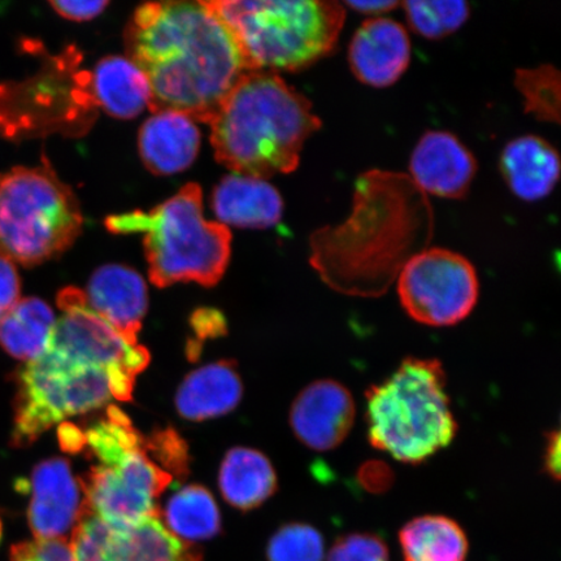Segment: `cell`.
<instances>
[{
	"label": "cell",
	"instance_id": "obj_1",
	"mask_svg": "<svg viewBox=\"0 0 561 561\" xmlns=\"http://www.w3.org/2000/svg\"><path fill=\"white\" fill-rule=\"evenodd\" d=\"M433 234L430 196L410 175L370 170L355 181L347 219L313 231L310 263L332 290L378 298L413 256L430 249Z\"/></svg>",
	"mask_w": 561,
	"mask_h": 561
},
{
	"label": "cell",
	"instance_id": "obj_2",
	"mask_svg": "<svg viewBox=\"0 0 561 561\" xmlns=\"http://www.w3.org/2000/svg\"><path fill=\"white\" fill-rule=\"evenodd\" d=\"M126 51L142 70L153 112L210 123L245 72L233 34L206 2L146 3L125 32Z\"/></svg>",
	"mask_w": 561,
	"mask_h": 561
},
{
	"label": "cell",
	"instance_id": "obj_3",
	"mask_svg": "<svg viewBox=\"0 0 561 561\" xmlns=\"http://www.w3.org/2000/svg\"><path fill=\"white\" fill-rule=\"evenodd\" d=\"M209 124L217 161L263 180L296 171L307 139L322 126L312 103L268 70L245 72Z\"/></svg>",
	"mask_w": 561,
	"mask_h": 561
},
{
	"label": "cell",
	"instance_id": "obj_4",
	"mask_svg": "<svg viewBox=\"0 0 561 561\" xmlns=\"http://www.w3.org/2000/svg\"><path fill=\"white\" fill-rule=\"evenodd\" d=\"M240 46L250 70L297 72L339 44L346 7L334 0H214L206 2Z\"/></svg>",
	"mask_w": 561,
	"mask_h": 561
},
{
	"label": "cell",
	"instance_id": "obj_5",
	"mask_svg": "<svg viewBox=\"0 0 561 561\" xmlns=\"http://www.w3.org/2000/svg\"><path fill=\"white\" fill-rule=\"evenodd\" d=\"M369 444L405 465H420L451 445L456 423L446 371L437 359L407 357L366 392Z\"/></svg>",
	"mask_w": 561,
	"mask_h": 561
},
{
	"label": "cell",
	"instance_id": "obj_6",
	"mask_svg": "<svg viewBox=\"0 0 561 561\" xmlns=\"http://www.w3.org/2000/svg\"><path fill=\"white\" fill-rule=\"evenodd\" d=\"M105 227L116 234L145 233L149 275L158 287L178 283L210 287L219 283L228 268L230 230L205 219L199 185H185L151 213L135 210L111 216Z\"/></svg>",
	"mask_w": 561,
	"mask_h": 561
},
{
	"label": "cell",
	"instance_id": "obj_7",
	"mask_svg": "<svg viewBox=\"0 0 561 561\" xmlns=\"http://www.w3.org/2000/svg\"><path fill=\"white\" fill-rule=\"evenodd\" d=\"M85 438L91 454L100 460L79 480L90 514L114 530L159 516L158 497L173 477L152 461L145 437L125 413L110 407L107 419L91 426Z\"/></svg>",
	"mask_w": 561,
	"mask_h": 561
},
{
	"label": "cell",
	"instance_id": "obj_8",
	"mask_svg": "<svg viewBox=\"0 0 561 561\" xmlns=\"http://www.w3.org/2000/svg\"><path fill=\"white\" fill-rule=\"evenodd\" d=\"M82 228L79 199L45 158L0 173V256L24 266L53 261Z\"/></svg>",
	"mask_w": 561,
	"mask_h": 561
},
{
	"label": "cell",
	"instance_id": "obj_9",
	"mask_svg": "<svg viewBox=\"0 0 561 561\" xmlns=\"http://www.w3.org/2000/svg\"><path fill=\"white\" fill-rule=\"evenodd\" d=\"M13 381V447L31 446L62 420L101 409L112 397L107 371L48 347L37 359L20 367Z\"/></svg>",
	"mask_w": 561,
	"mask_h": 561
},
{
	"label": "cell",
	"instance_id": "obj_10",
	"mask_svg": "<svg viewBox=\"0 0 561 561\" xmlns=\"http://www.w3.org/2000/svg\"><path fill=\"white\" fill-rule=\"evenodd\" d=\"M80 54L70 48L33 79L0 87V128L10 138L46 133L81 135L94 123L98 105L90 73L80 70Z\"/></svg>",
	"mask_w": 561,
	"mask_h": 561
},
{
	"label": "cell",
	"instance_id": "obj_11",
	"mask_svg": "<svg viewBox=\"0 0 561 561\" xmlns=\"http://www.w3.org/2000/svg\"><path fill=\"white\" fill-rule=\"evenodd\" d=\"M58 306L62 316L55 322L47 347L69 359L104 369L111 396L122 402L130 401L137 375L149 366V351L128 345L91 310L85 293L77 287L61 290Z\"/></svg>",
	"mask_w": 561,
	"mask_h": 561
},
{
	"label": "cell",
	"instance_id": "obj_12",
	"mask_svg": "<svg viewBox=\"0 0 561 561\" xmlns=\"http://www.w3.org/2000/svg\"><path fill=\"white\" fill-rule=\"evenodd\" d=\"M404 311L420 324L451 327L466 320L480 296L477 272L466 256L447 249H426L398 276Z\"/></svg>",
	"mask_w": 561,
	"mask_h": 561
},
{
	"label": "cell",
	"instance_id": "obj_13",
	"mask_svg": "<svg viewBox=\"0 0 561 561\" xmlns=\"http://www.w3.org/2000/svg\"><path fill=\"white\" fill-rule=\"evenodd\" d=\"M31 493L27 520L35 539H67L89 512L80 481L65 459L39 462L33 469Z\"/></svg>",
	"mask_w": 561,
	"mask_h": 561
},
{
	"label": "cell",
	"instance_id": "obj_14",
	"mask_svg": "<svg viewBox=\"0 0 561 561\" xmlns=\"http://www.w3.org/2000/svg\"><path fill=\"white\" fill-rule=\"evenodd\" d=\"M356 407L345 385L319 380L307 386L294 401L290 424L294 434L313 451L339 447L353 430Z\"/></svg>",
	"mask_w": 561,
	"mask_h": 561
},
{
	"label": "cell",
	"instance_id": "obj_15",
	"mask_svg": "<svg viewBox=\"0 0 561 561\" xmlns=\"http://www.w3.org/2000/svg\"><path fill=\"white\" fill-rule=\"evenodd\" d=\"M476 173L473 153L450 131H426L410 159L409 175L427 196L465 198Z\"/></svg>",
	"mask_w": 561,
	"mask_h": 561
},
{
	"label": "cell",
	"instance_id": "obj_16",
	"mask_svg": "<svg viewBox=\"0 0 561 561\" xmlns=\"http://www.w3.org/2000/svg\"><path fill=\"white\" fill-rule=\"evenodd\" d=\"M348 62L364 85L377 89L394 85L411 62L409 32L388 18L364 21L351 39Z\"/></svg>",
	"mask_w": 561,
	"mask_h": 561
},
{
	"label": "cell",
	"instance_id": "obj_17",
	"mask_svg": "<svg viewBox=\"0 0 561 561\" xmlns=\"http://www.w3.org/2000/svg\"><path fill=\"white\" fill-rule=\"evenodd\" d=\"M83 293L91 310L128 345H138L147 310V286L139 273L126 265H103L91 276L88 290Z\"/></svg>",
	"mask_w": 561,
	"mask_h": 561
},
{
	"label": "cell",
	"instance_id": "obj_18",
	"mask_svg": "<svg viewBox=\"0 0 561 561\" xmlns=\"http://www.w3.org/2000/svg\"><path fill=\"white\" fill-rule=\"evenodd\" d=\"M201 131L192 117L180 112H153L139 130L140 158L150 172L171 175L185 171L198 157Z\"/></svg>",
	"mask_w": 561,
	"mask_h": 561
},
{
	"label": "cell",
	"instance_id": "obj_19",
	"mask_svg": "<svg viewBox=\"0 0 561 561\" xmlns=\"http://www.w3.org/2000/svg\"><path fill=\"white\" fill-rule=\"evenodd\" d=\"M213 208L222 226L266 229L279 222L284 214V201L268 181L231 174L216 186Z\"/></svg>",
	"mask_w": 561,
	"mask_h": 561
},
{
	"label": "cell",
	"instance_id": "obj_20",
	"mask_svg": "<svg viewBox=\"0 0 561 561\" xmlns=\"http://www.w3.org/2000/svg\"><path fill=\"white\" fill-rule=\"evenodd\" d=\"M500 167L511 192L525 202L547 198L560 178L556 147L533 135L512 139L502 151Z\"/></svg>",
	"mask_w": 561,
	"mask_h": 561
},
{
	"label": "cell",
	"instance_id": "obj_21",
	"mask_svg": "<svg viewBox=\"0 0 561 561\" xmlns=\"http://www.w3.org/2000/svg\"><path fill=\"white\" fill-rule=\"evenodd\" d=\"M242 392L241 377L234 364L219 362L188 375L180 386L175 405L181 417L203 421L233 411Z\"/></svg>",
	"mask_w": 561,
	"mask_h": 561
},
{
	"label": "cell",
	"instance_id": "obj_22",
	"mask_svg": "<svg viewBox=\"0 0 561 561\" xmlns=\"http://www.w3.org/2000/svg\"><path fill=\"white\" fill-rule=\"evenodd\" d=\"M98 108L117 118L136 117L150 107L151 90L142 70L124 56H107L90 73Z\"/></svg>",
	"mask_w": 561,
	"mask_h": 561
},
{
	"label": "cell",
	"instance_id": "obj_23",
	"mask_svg": "<svg viewBox=\"0 0 561 561\" xmlns=\"http://www.w3.org/2000/svg\"><path fill=\"white\" fill-rule=\"evenodd\" d=\"M219 485L230 506L250 511L262 506L276 493L277 476L264 454L236 447L221 462Z\"/></svg>",
	"mask_w": 561,
	"mask_h": 561
},
{
	"label": "cell",
	"instance_id": "obj_24",
	"mask_svg": "<svg viewBox=\"0 0 561 561\" xmlns=\"http://www.w3.org/2000/svg\"><path fill=\"white\" fill-rule=\"evenodd\" d=\"M404 561H466L468 538L453 518L425 515L412 518L399 531Z\"/></svg>",
	"mask_w": 561,
	"mask_h": 561
},
{
	"label": "cell",
	"instance_id": "obj_25",
	"mask_svg": "<svg viewBox=\"0 0 561 561\" xmlns=\"http://www.w3.org/2000/svg\"><path fill=\"white\" fill-rule=\"evenodd\" d=\"M112 561H201L199 552L182 542L152 516L130 528L112 529Z\"/></svg>",
	"mask_w": 561,
	"mask_h": 561
},
{
	"label": "cell",
	"instance_id": "obj_26",
	"mask_svg": "<svg viewBox=\"0 0 561 561\" xmlns=\"http://www.w3.org/2000/svg\"><path fill=\"white\" fill-rule=\"evenodd\" d=\"M55 314L46 301L24 298L0 321V346L15 359L30 363L47 348Z\"/></svg>",
	"mask_w": 561,
	"mask_h": 561
},
{
	"label": "cell",
	"instance_id": "obj_27",
	"mask_svg": "<svg viewBox=\"0 0 561 561\" xmlns=\"http://www.w3.org/2000/svg\"><path fill=\"white\" fill-rule=\"evenodd\" d=\"M165 528L182 542L207 541L219 535L221 517L213 494L191 485L171 496L164 508Z\"/></svg>",
	"mask_w": 561,
	"mask_h": 561
},
{
	"label": "cell",
	"instance_id": "obj_28",
	"mask_svg": "<svg viewBox=\"0 0 561 561\" xmlns=\"http://www.w3.org/2000/svg\"><path fill=\"white\" fill-rule=\"evenodd\" d=\"M515 87L524 98L526 114L546 124H560L561 79L551 65L516 70Z\"/></svg>",
	"mask_w": 561,
	"mask_h": 561
},
{
	"label": "cell",
	"instance_id": "obj_29",
	"mask_svg": "<svg viewBox=\"0 0 561 561\" xmlns=\"http://www.w3.org/2000/svg\"><path fill=\"white\" fill-rule=\"evenodd\" d=\"M411 30L427 39H442L458 32L469 19V4L460 0H426L402 3Z\"/></svg>",
	"mask_w": 561,
	"mask_h": 561
},
{
	"label": "cell",
	"instance_id": "obj_30",
	"mask_svg": "<svg viewBox=\"0 0 561 561\" xmlns=\"http://www.w3.org/2000/svg\"><path fill=\"white\" fill-rule=\"evenodd\" d=\"M266 556L270 561H324V538L311 525L287 524L272 536Z\"/></svg>",
	"mask_w": 561,
	"mask_h": 561
},
{
	"label": "cell",
	"instance_id": "obj_31",
	"mask_svg": "<svg viewBox=\"0 0 561 561\" xmlns=\"http://www.w3.org/2000/svg\"><path fill=\"white\" fill-rule=\"evenodd\" d=\"M111 535L110 526L88 512L70 536L75 561H112Z\"/></svg>",
	"mask_w": 561,
	"mask_h": 561
},
{
	"label": "cell",
	"instance_id": "obj_32",
	"mask_svg": "<svg viewBox=\"0 0 561 561\" xmlns=\"http://www.w3.org/2000/svg\"><path fill=\"white\" fill-rule=\"evenodd\" d=\"M328 561H390L388 546L371 533H350L336 539Z\"/></svg>",
	"mask_w": 561,
	"mask_h": 561
},
{
	"label": "cell",
	"instance_id": "obj_33",
	"mask_svg": "<svg viewBox=\"0 0 561 561\" xmlns=\"http://www.w3.org/2000/svg\"><path fill=\"white\" fill-rule=\"evenodd\" d=\"M147 453H152L165 472L172 477H185L188 468L187 447L179 434L173 431H163L145 438Z\"/></svg>",
	"mask_w": 561,
	"mask_h": 561
},
{
	"label": "cell",
	"instance_id": "obj_34",
	"mask_svg": "<svg viewBox=\"0 0 561 561\" xmlns=\"http://www.w3.org/2000/svg\"><path fill=\"white\" fill-rule=\"evenodd\" d=\"M10 561H75L67 539H35L12 547Z\"/></svg>",
	"mask_w": 561,
	"mask_h": 561
},
{
	"label": "cell",
	"instance_id": "obj_35",
	"mask_svg": "<svg viewBox=\"0 0 561 561\" xmlns=\"http://www.w3.org/2000/svg\"><path fill=\"white\" fill-rule=\"evenodd\" d=\"M21 280L16 265L0 256V321L18 305Z\"/></svg>",
	"mask_w": 561,
	"mask_h": 561
},
{
	"label": "cell",
	"instance_id": "obj_36",
	"mask_svg": "<svg viewBox=\"0 0 561 561\" xmlns=\"http://www.w3.org/2000/svg\"><path fill=\"white\" fill-rule=\"evenodd\" d=\"M396 474L388 465L380 460L367 461L357 472V481L371 494H382L391 489Z\"/></svg>",
	"mask_w": 561,
	"mask_h": 561
},
{
	"label": "cell",
	"instance_id": "obj_37",
	"mask_svg": "<svg viewBox=\"0 0 561 561\" xmlns=\"http://www.w3.org/2000/svg\"><path fill=\"white\" fill-rule=\"evenodd\" d=\"M56 13L61 18L72 21H89L101 15L108 5V2L103 0H89V2H73V0H59V2H51Z\"/></svg>",
	"mask_w": 561,
	"mask_h": 561
},
{
	"label": "cell",
	"instance_id": "obj_38",
	"mask_svg": "<svg viewBox=\"0 0 561 561\" xmlns=\"http://www.w3.org/2000/svg\"><path fill=\"white\" fill-rule=\"evenodd\" d=\"M192 327L199 340L214 339L227 333L226 320L219 311L203 308L196 311L192 318Z\"/></svg>",
	"mask_w": 561,
	"mask_h": 561
},
{
	"label": "cell",
	"instance_id": "obj_39",
	"mask_svg": "<svg viewBox=\"0 0 561 561\" xmlns=\"http://www.w3.org/2000/svg\"><path fill=\"white\" fill-rule=\"evenodd\" d=\"M560 432L547 433L543 453V469L553 481L560 480Z\"/></svg>",
	"mask_w": 561,
	"mask_h": 561
},
{
	"label": "cell",
	"instance_id": "obj_40",
	"mask_svg": "<svg viewBox=\"0 0 561 561\" xmlns=\"http://www.w3.org/2000/svg\"><path fill=\"white\" fill-rule=\"evenodd\" d=\"M62 450L76 454L87 445L85 433L72 424H61L58 432Z\"/></svg>",
	"mask_w": 561,
	"mask_h": 561
},
{
	"label": "cell",
	"instance_id": "obj_41",
	"mask_svg": "<svg viewBox=\"0 0 561 561\" xmlns=\"http://www.w3.org/2000/svg\"><path fill=\"white\" fill-rule=\"evenodd\" d=\"M343 5L356 12L366 13V15L380 18L382 13L390 12L397 9V7L402 5V3L376 0V2H345Z\"/></svg>",
	"mask_w": 561,
	"mask_h": 561
}]
</instances>
